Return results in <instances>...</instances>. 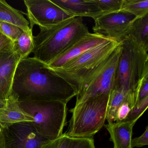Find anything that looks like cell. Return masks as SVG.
Instances as JSON below:
<instances>
[{
  "mask_svg": "<svg viewBox=\"0 0 148 148\" xmlns=\"http://www.w3.org/2000/svg\"><path fill=\"white\" fill-rule=\"evenodd\" d=\"M12 94L19 101L54 100L67 104L77 92L66 80L33 57L19 62Z\"/></svg>",
  "mask_w": 148,
  "mask_h": 148,
  "instance_id": "cell-1",
  "label": "cell"
},
{
  "mask_svg": "<svg viewBox=\"0 0 148 148\" xmlns=\"http://www.w3.org/2000/svg\"><path fill=\"white\" fill-rule=\"evenodd\" d=\"M121 43L122 53L112 88L126 95L131 109L136 104L142 83L148 77V51L129 36Z\"/></svg>",
  "mask_w": 148,
  "mask_h": 148,
  "instance_id": "cell-2",
  "label": "cell"
},
{
  "mask_svg": "<svg viewBox=\"0 0 148 148\" xmlns=\"http://www.w3.org/2000/svg\"><path fill=\"white\" fill-rule=\"evenodd\" d=\"M34 36V58L48 64L90 32L83 18L73 17L48 28H40Z\"/></svg>",
  "mask_w": 148,
  "mask_h": 148,
  "instance_id": "cell-3",
  "label": "cell"
},
{
  "mask_svg": "<svg viewBox=\"0 0 148 148\" xmlns=\"http://www.w3.org/2000/svg\"><path fill=\"white\" fill-rule=\"evenodd\" d=\"M122 50L121 43L105 60L71 84L77 92L76 103L91 97L110 95L115 83Z\"/></svg>",
  "mask_w": 148,
  "mask_h": 148,
  "instance_id": "cell-4",
  "label": "cell"
},
{
  "mask_svg": "<svg viewBox=\"0 0 148 148\" xmlns=\"http://www.w3.org/2000/svg\"><path fill=\"white\" fill-rule=\"evenodd\" d=\"M19 103L33 117L30 123L42 136L52 140L63 134L66 124V103L54 100H26Z\"/></svg>",
  "mask_w": 148,
  "mask_h": 148,
  "instance_id": "cell-5",
  "label": "cell"
},
{
  "mask_svg": "<svg viewBox=\"0 0 148 148\" xmlns=\"http://www.w3.org/2000/svg\"><path fill=\"white\" fill-rule=\"evenodd\" d=\"M109 95L91 97L76 103L70 111L72 115L67 135L70 137H92L99 131L106 120Z\"/></svg>",
  "mask_w": 148,
  "mask_h": 148,
  "instance_id": "cell-6",
  "label": "cell"
},
{
  "mask_svg": "<svg viewBox=\"0 0 148 148\" xmlns=\"http://www.w3.org/2000/svg\"><path fill=\"white\" fill-rule=\"evenodd\" d=\"M121 43L110 40L85 52L62 68L52 70L71 85L77 79L105 60Z\"/></svg>",
  "mask_w": 148,
  "mask_h": 148,
  "instance_id": "cell-7",
  "label": "cell"
},
{
  "mask_svg": "<svg viewBox=\"0 0 148 148\" xmlns=\"http://www.w3.org/2000/svg\"><path fill=\"white\" fill-rule=\"evenodd\" d=\"M24 3L32 31L35 25L48 28L74 17L51 0H25Z\"/></svg>",
  "mask_w": 148,
  "mask_h": 148,
  "instance_id": "cell-8",
  "label": "cell"
},
{
  "mask_svg": "<svg viewBox=\"0 0 148 148\" xmlns=\"http://www.w3.org/2000/svg\"><path fill=\"white\" fill-rule=\"evenodd\" d=\"M136 18L121 11L103 14L94 20L92 30L94 33L121 43L127 37L132 25Z\"/></svg>",
  "mask_w": 148,
  "mask_h": 148,
  "instance_id": "cell-9",
  "label": "cell"
},
{
  "mask_svg": "<svg viewBox=\"0 0 148 148\" xmlns=\"http://www.w3.org/2000/svg\"><path fill=\"white\" fill-rule=\"evenodd\" d=\"M47 141L30 122L18 123L5 129L4 148H40Z\"/></svg>",
  "mask_w": 148,
  "mask_h": 148,
  "instance_id": "cell-10",
  "label": "cell"
},
{
  "mask_svg": "<svg viewBox=\"0 0 148 148\" xmlns=\"http://www.w3.org/2000/svg\"><path fill=\"white\" fill-rule=\"evenodd\" d=\"M110 40L101 34L90 32L79 39L66 51L46 64L47 66L52 70L60 69L85 52Z\"/></svg>",
  "mask_w": 148,
  "mask_h": 148,
  "instance_id": "cell-11",
  "label": "cell"
},
{
  "mask_svg": "<svg viewBox=\"0 0 148 148\" xmlns=\"http://www.w3.org/2000/svg\"><path fill=\"white\" fill-rule=\"evenodd\" d=\"M21 60L13 50L0 53V100H7L12 95L14 74Z\"/></svg>",
  "mask_w": 148,
  "mask_h": 148,
  "instance_id": "cell-12",
  "label": "cell"
},
{
  "mask_svg": "<svg viewBox=\"0 0 148 148\" xmlns=\"http://www.w3.org/2000/svg\"><path fill=\"white\" fill-rule=\"evenodd\" d=\"M74 17H89L94 20L102 15L94 0H51Z\"/></svg>",
  "mask_w": 148,
  "mask_h": 148,
  "instance_id": "cell-13",
  "label": "cell"
},
{
  "mask_svg": "<svg viewBox=\"0 0 148 148\" xmlns=\"http://www.w3.org/2000/svg\"><path fill=\"white\" fill-rule=\"evenodd\" d=\"M33 117L21 107L18 99L12 94L0 109V125L4 129L22 122H33Z\"/></svg>",
  "mask_w": 148,
  "mask_h": 148,
  "instance_id": "cell-14",
  "label": "cell"
},
{
  "mask_svg": "<svg viewBox=\"0 0 148 148\" xmlns=\"http://www.w3.org/2000/svg\"><path fill=\"white\" fill-rule=\"evenodd\" d=\"M136 121L114 122L105 125L110 133L113 148H132V130Z\"/></svg>",
  "mask_w": 148,
  "mask_h": 148,
  "instance_id": "cell-15",
  "label": "cell"
},
{
  "mask_svg": "<svg viewBox=\"0 0 148 148\" xmlns=\"http://www.w3.org/2000/svg\"><path fill=\"white\" fill-rule=\"evenodd\" d=\"M0 22L12 24L27 32H32L28 21L18 11L8 5L5 1L0 0Z\"/></svg>",
  "mask_w": 148,
  "mask_h": 148,
  "instance_id": "cell-16",
  "label": "cell"
},
{
  "mask_svg": "<svg viewBox=\"0 0 148 148\" xmlns=\"http://www.w3.org/2000/svg\"><path fill=\"white\" fill-rule=\"evenodd\" d=\"M127 36L131 38L140 47L148 51V14L135 20Z\"/></svg>",
  "mask_w": 148,
  "mask_h": 148,
  "instance_id": "cell-17",
  "label": "cell"
},
{
  "mask_svg": "<svg viewBox=\"0 0 148 148\" xmlns=\"http://www.w3.org/2000/svg\"><path fill=\"white\" fill-rule=\"evenodd\" d=\"M124 102L128 103V98L126 95L119 90L112 88L109 95L106 112V120L108 123L116 122L118 110Z\"/></svg>",
  "mask_w": 148,
  "mask_h": 148,
  "instance_id": "cell-18",
  "label": "cell"
},
{
  "mask_svg": "<svg viewBox=\"0 0 148 148\" xmlns=\"http://www.w3.org/2000/svg\"><path fill=\"white\" fill-rule=\"evenodd\" d=\"M34 48L32 32H23L21 35L13 42V51L18 54L21 60L28 58Z\"/></svg>",
  "mask_w": 148,
  "mask_h": 148,
  "instance_id": "cell-19",
  "label": "cell"
},
{
  "mask_svg": "<svg viewBox=\"0 0 148 148\" xmlns=\"http://www.w3.org/2000/svg\"><path fill=\"white\" fill-rule=\"evenodd\" d=\"M120 11L137 18L144 17L148 14V0H122Z\"/></svg>",
  "mask_w": 148,
  "mask_h": 148,
  "instance_id": "cell-20",
  "label": "cell"
},
{
  "mask_svg": "<svg viewBox=\"0 0 148 148\" xmlns=\"http://www.w3.org/2000/svg\"><path fill=\"white\" fill-rule=\"evenodd\" d=\"M101 11L102 15L120 12L122 0H94Z\"/></svg>",
  "mask_w": 148,
  "mask_h": 148,
  "instance_id": "cell-21",
  "label": "cell"
},
{
  "mask_svg": "<svg viewBox=\"0 0 148 148\" xmlns=\"http://www.w3.org/2000/svg\"><path fill=\"white\" fill-rule=\"evenodd\" d=\"M148 106V97L135 106L131 109L126 118L122 122L137 121L147 110Z\"/></svg>",
  "mask_w": 148,
  "mask_h": 148,
  "instance_id": "cell-22",
  "label": "cell"
},
{
  "mask_svg": "<svg viewBox=\"0 0 148 148\" xmlns=\"http://www.w3.org/2000/svg\"><path fill=\"white\" fill-rule=\"evenodd\" d=\"M24 31L17 26L12 24L0 22V32L14 42Z\"/></svg>",
  "mask_w": 148,
  "mask_h": 148,
  "instance_id": "cell-23",
  "label": "cell"
},
{
  "mask_svg": "<svg viewBox=\"0 0 148 148\" xmlns=\"http://www.w3.org/2000/svg\"><path fill=\"white\" fill-rule=\"evenodd\" d=\"M70 138L66 132L63 133L56 139L47 141L40 148H68Z\"/></svg>",
  "mask_w": 148,
  "mask_h": 148,
  "instance_id": "cell-24",
  "label": "cell"
},
{
  "mask_svg": "<svg viewBox=\"0 0 148 148\" xmlns=\"http://www.w3.org/2000/svg\"><path fill=\"white\" fill-rule=\"evenodd\" d=\"M68 148H95L93 137H71Z\"/></svg>",
  "mask_w": 148,
  "mask_h": 148,
  "instance_id": "cell-25",
  "label": "cell"
},
{
  "mask_svg": "<svg viewBox=\"0 0 148 148\" xmlns=\"http://www.w3.org/2000/svg\"><path fill=\"white\" fill-rule=\"evenodd\" d=\"M148 145V126L145 128L144 133L138 137L132 139L131 146L132 148L134 147H143Z\"/></svg>",
  "mask_w": 148,
  "mask_h": 148,
  "instance_id": "cell-26",
  "label": "cell"
},
{
  "mask_svg": "<svg viewBox=\"0 0 148 148\" xmlns=\"http://www.w3.org/2000/svg\"><path fill=\"white\" fill-rule=\"evenodd\" d=\"M13 42L0 32V53L12 51Z\"/></svg>",
  "mask_w": 148,
  "mask_h": 148,
  "instance_id": "cell-27",
  "label": "cell"
},
{
  "mask_svg": "<svg viewBox=\"0 0 148 148\" xmlns=\"http://www.w3.org/2000/svg\"><path fill=\"white\" fill-rule=\"evenodd\" d=\"M131 109L127 102H124L119 106L117 112L116 122H122L126 118Z\"/></svg>",
  "mask_w": 148,
  "mask_h": 148,
  "instance_id": "cell-28",
  "label": "cell"
},
{
  "mask_svg": "<svg viewBox=\"0 0 148 148\" xmlns=\"http://www.w3.org/2000/svg\"><path fill=\"white\" fill-rule=\"evenodd\" d=\"M147 97H148V77H146L142 83L138 93L136 104L139 103Z\"/></svg>",
  "mask_w": 148,
  "mask_h": 148,
  "instance_id": "cell-29",
  "label": "cell"
},
{
  "mask_svg": "<svg viewBox=\"0 0 148 148\" xmlns=\"http://www.w3.org/2000/svg\"><path fill=\"white\" fill-rule=\"evenodd\" d=\"M5 145V129L0 125V148H4Z\"/></svg>",
  "mask_w": 148,
  "mask_h": 148,
  "instance_id": "cell-30",
  "label": "cell"
},
{
  "mask_svg": "<svg viewBox=\"0 0 148 148\" xmlns=\"http://www.w3.org/2000/svg\"><path fill=\"white\" fill-rule=\"evenodd\" d=\"M7 100H0V109L6 104Z\"/></svg>",
  "mask_w": 148,
  "mask_h": 148,
  "instance_id": "cell-31",
  "label": "cell"
}]
</instances>
